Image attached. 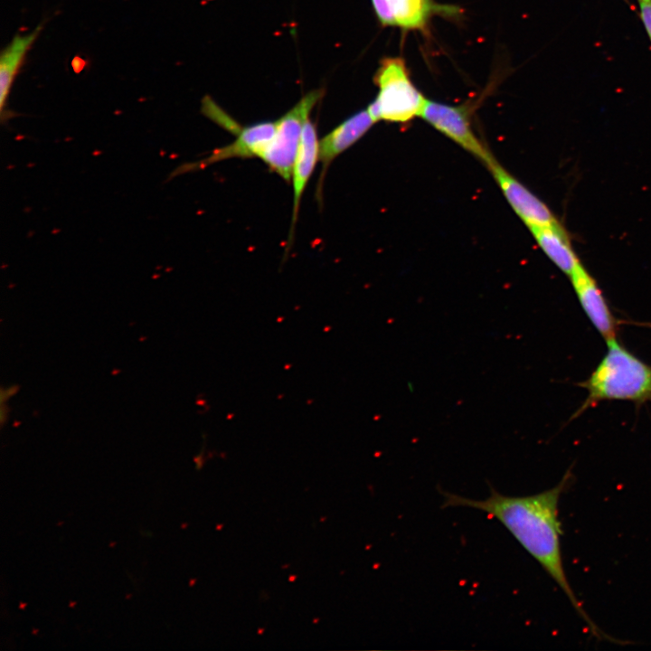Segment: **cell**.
Segmentation results:
<instances>
[{
  "instance_id": "1",
  "label": "cell",
  "mask_w": 651,
  "mask_h": 651,
  "mask_svg": "<svg viewBox=\"0 0 651 651\" xmlns=\"http://www.w3.org/2000/svg\"><path fill=\"white\" fill-rule=\"evenodd\" d=\"M571 479L569 470L553 487L524 496L505 495L490 486L489 496L483 500L441 490L442 507L474 508L498 520L563 591L593 637L621 644L623 641L607 636L589 617L576 597L563 567L559 502Z\"/></svg>"
},
{
  "instance_id": "2",
  "label": "cell",
  "mask_w": 651,
  "mask_h": 651,
  "mask_svg": "<svg viewBox=\"0 0 651 651\" xmlns=\"http://www.w3.org/2000/svg\"><path fill=\"white\" fill-rule=\"evenodd\" d=\"M608 351L589 378L579 383L588 392L572 418L602 401H651V365L640 360L617 339L607 342Z\"/></svg>"
},
{
  "instance_id": "3",
  "label": "cell",
  "mask_w": 651,
  "mask_h": 651,
  "mask_svg": "<svg viewBox=\"0 0 651 651\" xmlns=\"http://www.w3.org/2000/svg\"><path fill=\"white\" fill-rule=\"evenodd\" d=\"M373 80L378 93L367 109L375 123L405 124L420 117L428 99L413 83L401 57L382 59Z\"/></svg>"
},
{
  "instance_id": "4",
  "label": "cell",
  "mask_w": 651,
  "mask_h": 651,
  "mask_svg": "<svg viewBox=\"0 0 651 651\" xmlns=\"http://www.w3.org/2000/svg\"><path fill=\"white\" fill-rule=\"evenodd\" d=\"M323 89L307 92L297 103L275 121V132L259 158L286 182H291L292 170L303 127L318 100Z\"/></svg>"
},
{
  "instance_id": "5",
  "label": "cell",
  "mask_w": 651,
  "mask_h": 651,
  "mask_svg": "<svg viewBox=\"0 0 651 651\" xmlns=\"http://www.w3.org/2000/svg\"><path fill=\"white\" fill-rule=\"evenodd\" d=\"M471 111L467 103L450 105L427 99L420 118L486 166L495 157L475 134Z\"/></svg>"
},
{
  "instance_id": "6",
  "label": "cell",
  "mask_w": 651,
  "mask_h": 651,
  "mask_svg": "<svg viewBox=\"0 0 651 651\" xmlns=\"http://www.w3.org/2000/svg\"><path fill=\"white\" fill-rule=\"evenodd\" d=\"M222 127L236 135L235 139L222 147L213 150L209 156L193 163H188L176 168L171 176L203 169L210 165L231 158L258 157L269 142L275 132V121H264L242 127L229 115L222 121Z\"/></svg>"
},
{
  "instance_id": "7",
  "label": "cell",
  "mask_w": 651,
  "mask_h": 651,
  "mask_svg": "<svg viewBox=\"0 0 651 651\" xmlns=\"http://www.w3.org/2000/svg\"><path fill=\"white\" fill-rule=\"evenodd\" d=\"M378 22L382 26L403 31H426L436 14L457 15L458 9L434 0H371Z\"/></svg>"
},
{
  "instance_id": "8",
  "label": "cell",
  "mask_w": 651,
  "mask_h": 651,
  "mask_svg": "<svg viewBox=\"0 0 651 651\" xmlns=\"http://www.w3.org/2000/svg\"><path fill=\"white\" fill-rule=\"evenodd\" d=\"M486 167L508 203L528 229L558 222L550 208L505 170L495 158Z\"/></svg>"
},
{
  "instance_id": "9",
  "label": "cell",
  "mask_w": 651,
  "mask_h": 651,
  "mask_svg": "<svg viewBox=\"0 0 651 651\" xmlns=\"http://www.w3.org/2000/svg\"><path fill=\"white\" fill-rule=\"evenodd\" d=\"M579 302L606 342L617 339L618 324L596 280L581 265L571 277Z\"/></svg>"
},
{
  "instance_id": "10",
  "label": "cell",
  "mask_w": 651,
  "mask_h": 651,
  "mask_svg": "<svg viewBox=\"0 0 651 651\" xmlns=\"http://www.w3.org/2000/svg\"><path fill=\"white\" fill-rule=\"evenodd\" d=\"M375 124L368 109L360 110L336 126L319 140L318 159L321 172L316 197H321L324 178L331 163L342 153L361 139Z\"/></svg>"
},
{
  "instance_id": "11",
  "label": "cell",
  "mask_w": 651,
  "mask_h": 651,
  "mask_svg": "<svg viewBox=\"0 0 651 651\" xmlns=\"http://www.w3.org/2000/svg\"><path fill=\"white\" fill-rule=\"evenodd\" d=\"M319 140L316 133V127L310 118L307 120L299 143V146L295 158L292 170V188H293V208L291 224L288 237V248L293 240V234L297 221L299 205L302 195L307 185L318 159Z\"/></svg>"
},
{
  "instance_id": "12",
  "label": "cell",
  "mask_w": 651,
  "mask_h": 651,
  "mask_svg": "<svg viewBox=\"0 0 651 651\" xmlns=\"http://www.w3.org/2000/svg\"><path fill=\"white\" fill-rule=\"evenodd\" d=\"M529 230L544 254L568 277L582 265L559 222Z\"/></svg>"
},
{
  "instance_id": "13",
  "label": "cell",
  "mask_w": 651,
  "mask_h": 651,
  "mask_svg": "<svg viewBox=\"0 0 651 651\" xmlns=\"http://www.w3.org/2000/svg\"><path fill=\"white\" fill-rule=\"evenodd\" d=\"M39 24L26 34H16L2 51L0 56V108L1 115L6 106L13 82L18 73L24 57L42 30Z\"/></svg>"
},
{
  "instance_id": "14",
  "label": "cell",
  "mask_w": 651,
  "mask_h": 651,
  "mask_svg": "<svg viewBox=\"0 0 651 651\" xmlns=\"http://www.w3.org/2000/svg\"><path fill=\"white\" fill-rule=\"evenodd\" d=\"M639 16L651 42V1L639 3Z\"/></svg>"
},
{
  "instance_id": "15",
  "label": "cell",
  "mask_w": 651,
  "mask_h": 651,
  "mask_svg": "<svg viewBox=\"0 0 651 651\" xmlns=\"http://www.w3.org/2000/svg\"><path fill=\"white\" fill-rule=\"evenodd\" d=\"M17 392V387L15 385H12L6 389H2L1 391V403H3L5 401H7L10 397H12L15 392Z\"/></svg>"
},
{
  "instance_id": "16",
  "label": "cell",
  "mask_w": 651,
  "mask_h": 651,
  "mask_svg": "<svg viewBox=\"0 0 651 651\" xmlns=\"http://www.w3.org/2000/svg\"><path fill=\"white\" fill-rule=\"evenodd\" d=\"M638 1H639V3H643V2H648V1H651V0H638Z\"/></svg>"
}]
</instances>
